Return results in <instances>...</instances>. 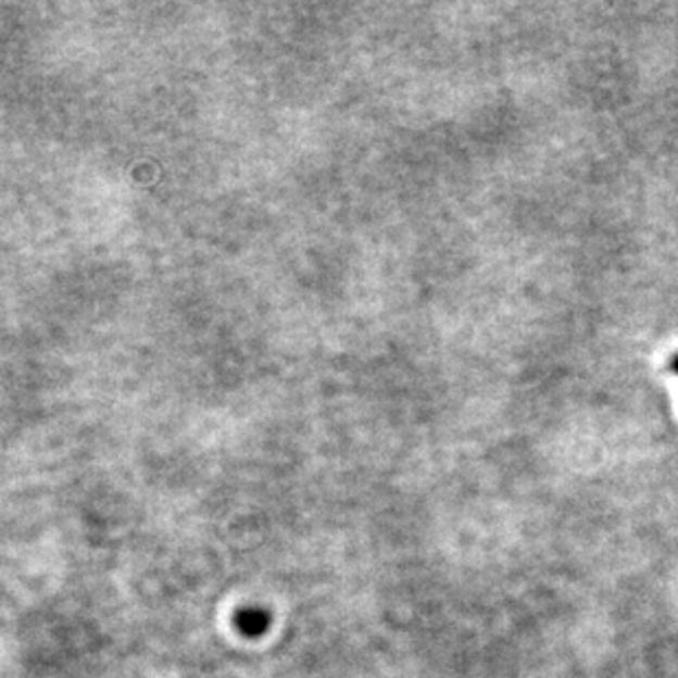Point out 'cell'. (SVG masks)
I'll return each mask as SVG.
<instances>
[{
  "mask_svg": "<svg viewBox=\"0 0 678 678\" xmlns=\"http://www.w3.org/2000/svg\"><path fill=\"white\" fill-rule=\"evenodd\" d=\"M234 624H236V630L242 635V637H249V639H260L268 632L271 624H273V617L266 608L262 606H244L236 613L234 617Z\"/></svg>",
  "mask_w": 678,
  "mask_h": 678,
  "instance_id": "obj_1",
  "label": "cell"
},
{
  "mask_svg": "<svg viewBox=\"0 0 678 678\" xmlns=\"http://www.w3.org/2000/svg\"><path fill=\"white\" fill-rule=\"evenodd\" d=\"M671 372H674V374H678V356L671 361Z\"/></svg>",
  "mask_w": 678,
  "mask_h": 678,
  "instance_id": "obj_2",
  "label": "cell"
}]
</instances>
